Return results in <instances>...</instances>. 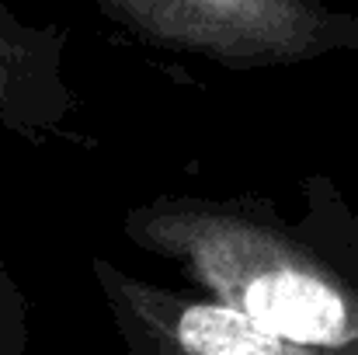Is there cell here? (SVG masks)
Masks as SVG:
<instances>
[{"mask_svg": "<svg viewBox=\"0 0 358 355\" xmlns=\"http://www.w3.org/2000/svg\"><path fill=\"white\" fill-rule=\"evenodd\" d=\"M178 342L188 355H285V342L261 328L240 307L199 303L178 321Z\"/></svg>", "mask_w": 358, "mask_h": 355, "instance_id": "4", "label": "cell"}, {"mask_svg": "<svg viewBox=\"0 0 358 355\" xmlns=\"http://www.w3.org/2000/svg\"><path fill=\"white\" fill-rule=\"evenodd\" d=\"M129 21L216 46L303 49L313 7L306 0H101Z\"/></svg>", "mask_w": 358, "mask_h": 355, "instance_id": "1", "label": "cell"}, {"mask_svg": "<svg viewBox=\"0 0 358 355\" xmlns=\"http://www.w3.org/2000/svg\"><path fill=\"white\" fill-rule=\"evenodd\" d=\"M49 46L45 35L14 21V14L0 4V118L21 125L38 112V98L45 88Z\"/></svg>", "mask_w": 358, "mask_h": 355, "instance_id": "3", "label": "cell"}, {"mask_svg": "<svg viewBox=\"0 0 358 355\" xmlns=\"http://www.w3.org/2000/svg\"><path fill=\"white\" fill-rule=\"evenodd\" d=\"M17 345V303L10 300V286L0 272V355H14Z\"/></svg>", "mask_w": 358, "mask_h": 355, "instance_id": "5", "label": "cell"}, {"mask_svg": "<svg viewBox=\"0 0 358 355\" xmlns=\"http://www.w3.org/2000/svg\"><path fill=\"white\" fill-rule=\"evenodd\" d=\"M243 314L292 345L331 349L355 338L348 307L317 279L289 268H271L243 286Z\"/></svg>", "mask_w": 358, "mask_h": 355, "instance_id": "2", "label": "cell"}]
</instances>
